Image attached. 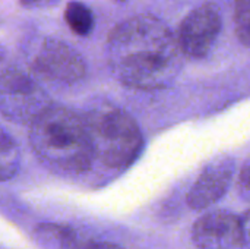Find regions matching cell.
<instances>
[{
  "instance_id": "6da1fadb",
  "label": "cell",
  "mask_w": 250,
  "mask_h": 249,
  "mask_svg": "<svg viewBox=\"0 0 250 249\" xmlns=\"http://www.w3.org/2000/svg\"><path fill=\"white\" fill-rule=\"evenodd\" d=\"M183 56L173 31L151 15L120 22L107 40L111 73L133 90L154 91L171 85L183 69Z\"/></svg>"
},
{
  "instance_id": "7a4b0ae2",
  "label": "cell",
  "mask_w": 250,
  "mask_h": 249,
  "mask_svg": "<svg viewBox=\"0 0 250 249\" xmlns=\"http://www.w3.org/2000/svg\"><path fill=\"white\" fill-rule=\"evenodd\" d=\"M28 138L37 157L57 173H85L95 160L83 117L63 106L44 110L29 125Z\"/></svg>"
},
{
  "instance_id": "3957f363",
  "label": "cell",
  "mask_w": 250,
  "mask_h": 249,
  "mask_svg": "<svg viewBox=\"0 0 250 249\" xmlns=\"http://www.w3.org/2000/svg\"><path fill=\"white\" fill-rule=\"evenodd\" d=\"M83 122L94 158L108 169H126L142 151L144 136L136 120L123 109L110 103L89 107Z\"/></svg>"
},
{
  "instance_id": "277c9868",
  "label": "cell",
  "mask_w": 250,
  "mask_h": 249,
  "mask_svg": "<svg viewBox=\"0 0 250 249\" xmlns=\"http://www.w3.org/2000/svg\"><path fill=\"white\" fill-rule=\"evenodd\" d=\"M45 90L32 75L19 69L0 73V114L18 125H31L51 106Z\"/></svg>"
},
{
  "instance_id": "5b68a950",
  "label": "cell",
  "mask_w": 250,
  "mask_h": 249,
  "mask_svg": "<svg viewBox=\"0 0 250 249\" xmlns=\"http://www.w3.org/2000/svg\"><path fill=\"white\" fill-rule=\"evenodd\" d=\"M32 75L48 82L75 84L86 73L83 57L67 43L45 37L32 48L29 60Z\"/></svg>"
},
{
  "instance_id": "8992f818",
  "label": "cell",
  "mask_w": 250,
  "mask_h": 249,
  "mask_svg": "<svg viewBox=\"0 0 250 249\" xmlns=\"http://www.w3.org/2000/svg\"><path fill=\"white\" fill-rule=\"evenodd\" d=\"M221 25V13L215 4L207 3L188 13L176 35L183 54L193 59L205 57L215 44Z\"/></svg>"
},
{
  "instance_id": "52a82bcc",
  "label": "cell",
  "mask_w": 250,
  "mask_h": 249,
  "mask_svg": "<svg viewBox=\"0 0 250 249\" xmlns=\"http://www.w3.org/2000/svg\"><path fill=\"white\" fill-rule=\"evenodd\" d=\"M192 239L198 249H245L242 219L226 210L205 213L195 222Z\"/></svg>"
},
{
  "instance_id": "ba28073f",
  "label": "cell",
  "mask_w": 250,
  "mask_h": 249,
  "mask_svg": "<svg viewBox=\"0 0 250 249\" xmlns=\"http://www.w3.org/2000/svg\"><path fill=\"white\" fill-rule=\"evenodd\" d=\"M234 170L236 163L227 156L208 163L188 192V205L196 211H204L215 205L230 189Z\"/></svg>"
},
{
  "instance_id": "9c48e42d",
  "label": "cell",
  "mask_w": 250,
  "mask_h": 249,
  "mask_svg": "<svg viewBox=\"0 0 250 249\" xmlns=\"http://www.w3.org/2000/svg\"><path fill=\"white\" fill-rule=\"evenodd\" d=\"M37 233L42 241L53 244L59 249H123L111 242L88 238L70 226L42 225L37 229Z\"/></svg>"
},
{
  "instance_id": "30bf717a",
  "label": "cell",
  "mask_w": 250,
  "mask_h": 249,
  "mask_svg": "<svg viewBox=\"0 0 250 249\" xmlns=\"http://www.w3.org/2000/svg\"><path fill=\"white\" fill-rule=\"evenodd\" d=\"M64 21L73 34L79 37H88L94 26L95 18L92 10L82 1H69L64 9Z\"/></svg>"
},
{
  "instance_id": "8fae6325",
  "label": "cell",
  "mask_w": 250,
  "mask_h": 249,
  "mask_svg": "<svg viewBox=\"0 0 250 249\" xmlns=\"http://www.w3.org/2000/svg\"><path fill=\"white\" fill-rule=\"evenodd\" d=\"M21 153L15 139L0 128V182L10 181L19 170Z\"/></svg>"
},
{
  "instance_id": "7c38bea8",
  "label": "cell",
  "mask_w": 250,
  "mask_h": 249,
  "mask_svg": "<svg viewBox=\"0 0 250 249\" xmlns=\"http://www.w3.org/2000/svg\"><path fill=\"white\" fill-rule=\"evenodd\" d=\"M234 25L239 40L250 47V0H236Z\"/></svg>"
},
{
  "instance_id": "4fadbf2b",
  "label": "cell",
  "mask_w": 250,
  "mask_h": 249,
  "mask_svg": "<svg viewBox=\"0 0 250 249\" xmlns=\"http://www.w3.org/2000/svg\"><path fill=\"white\" fill-rule=\"evenodd\" d=\"M237 191H239V195L245 200L250 203V161H248L240 173H239V178H237Z\"/></svg>"
},
{
  "instance_id": "5bb4252c",
  "label": "cell",
  "mask_w": 250,
  "mask_h": 249,
  "mask_svg": "<svg viewBox=\"0 0 250 249\" xmlns=\"http://www.w3.org/2000/svg\"><path fill=\"white\" fill-rule=\"evenodd\" d=\"M60 0H19V3L26 9H45L57 4Z\"/></svg>"
},
{
  "instance_id": "9a60e30c",
  "label": "cell",
  "mask_w": 250,
  "mask_h": 249,
  "mask_svg": "<svg viewBox=\"0 0 250 249\" xmlns=\"http://www.w3.org/2000/svg\"><path fill=\"white\" fill-rule=\"evenodd\" d=\"M242 219V229H243V241L245 249H250V208L240 217Z\"/></svg>"
},
{
  "instance_id": "2e32d148",
  "label": "cell",
  "mask_w": 250,
  "mask_h": 249,
  "mask_svg": "<svg viewBox=\"0 0 250 249\" xmlns=\"http://www.w3.org/2000/svg\"><path fill=\"white\" fill-rule=\"evenodd\" d=\"M116 1H120V3H123V1H126V0H116Z\"/></svg>"
}]
</instances>
